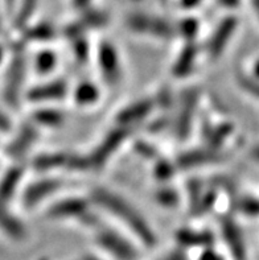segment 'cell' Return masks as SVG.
Returning <instances> with one entry per match:
<instances>
[{
    "label": "cell",
    "instance_id": "4",
    "mask_svg": "<svg viewBox=\"0 0 259 260\" xmlns=\"http://www.w3.org/2000/svg\"><path fill=\"white\" fill-rule=\"evenodd\" d=\"M251 157H253L254 160H256V161H259V147L253 149V152H251Z\"/></svg>",
    "mask_w": 259,
    "mask_h": 260
},
{
    "label": "cell",
    "instance_id": "1",
    "mask_svg": "<svg viewBox=\"0 0 259 260\" xmlns=\"http://www.w3.org/2000/svg\"><path fill=\"white\" fill-rule=\"evenodd\" d=\"M237 25V19H233V17H229L221 24V26L217 30L216 36H214V53H220V50L222 49L223 45L227 43V40L230 39L232 33L234 32Z\"/></svg>",
    "mask_w": 259,
    "mask_h": 260
},
{
    "label": "cell",
    "instance_id": "8",
    "mask_svg": "<svg viewBox=\"0 0 259 260\" xmlns=\"http://www.w3.org/2000/svg\"><path fill=\"white\" fill-rule=\"evenodd\" d=\"M184 2H185V3H187V4H189V6H192V4H193V6H194V4H196L197 2H198V0H184Z\"/></svg>",
    "mask_w": 259,
    "mask_h": 260
},
{
    "label": "cell",
    "instance_id": "7",
    "mask_svg": "<svg viewBox=\"0 0 259 260\" xmlns=\"http://www.w3.org/2000/svg\"><path fill=\"white\" fill-rule=\"evenodd\" d=\"M254 74L259 78V61H256V63L254 65Z\"/></svg>",
    "mask_w": 259,
    "mask_h": 260
},
{
    "label": "cell",
    "instance_id": "6",
    "mask_svg": "<svg viewBox=\"0 0 259 260\" xmlns=\"http://www.w3.org/2000/svg\"><path fill=\"white\" fill-rule=\"evenodd\" d=\"M251 3H253L254 10H255V12L258 13V16H259V0H251Z\"/></svg>",
    "mask_w": 259,
    "mask_h": 260
},
{
    "label": "cell",
    "instance_id": "3",
    "mask_svg": "<svg viewBox=\"0 0 259 260\" xmlns=\"http://www.w3.org/2000/svg\"><path fill=\"white\" fill-rule=\"evenodd\" d=\"M240 82L242 85V87L245 90H247L249 92H251L253 95L258 96L259 98V82H255L253 79L246 78V77H242L240 78Z\"/></svg>",
    "mask_w": 259,
    "mask_h": 260
},
{
    "label": "cell",
    "instance_id": "9",
    "mask_svg": "<svg viewBox=\"0 0 259 260\" xmlns=\"http://www.w3.org/2000/svg\"><path fill=\"white\" fill-rule=\"evenodd\" d=\"M76 2H77V0H76ZM78 2H81V3H85L86 0H78Z\"/></svg>",
    "mask_w": 259,
    "mask_h": 260
},
{
    "label": "cell",
    "instance_id": "2",
    "mask_svg": "<svg viewBox=\"0 0 259 260\" xmlns=\"http://www.w3.org/2000/svg\"><path fill=\"white\" fill-rule=\"evenodd\" d=\"M241 210L245 214L259 215V200L255 198H245L241 201Z\"/></svg>",
    "mask_w": 259,
    "mask_h": 260
},
{
    "label": "cell",
    "instance_id": "5",
    "mask_svg": "<svg viewBox=\"0 0 259 260\" xmlns=\"http://www.w3.org/2000/svg\"><path fill=\"white\" fill-rule=\"evenodd\" d=\"M223 4H230V6H237L240 0H221Z\"/></svg>",
    "mask_w": 259,
    "mask_h": 260
}]
</instances>
